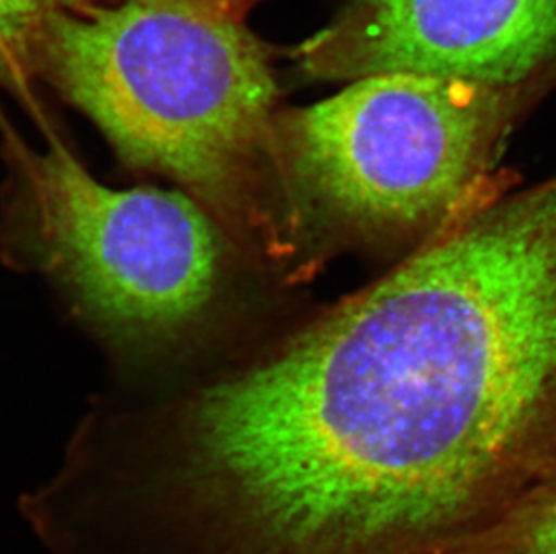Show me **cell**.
I'll use <instances>...</instances> for the list:
<instances>
[{"label":"cell","mask_w":556,"mask_h":554,"mask_svg":"<svg viewBox=\"0 0 556 554\" xmlns=\"http://www.w3.org/2000/svg\"><path fill=\"white\" fill-rule=\"evenodd\" d=\"M555 454L556 177L117 424L152 554H456Z\"/></svg>","instance_id":"6da1fadb"},{"label":"cell","mask_w":556,"mask_h":554,"mask_svg":"<svg viewBox=\"0 0 556 554\" xmlns=\"http://www.w3.org/2000/svg\"><path fill=\"white\" fill-rule=\"evenodd\" d=\"M257 0H94L60 11L40 74L130 169L169 178L237 240L267 235L276 79L249 27Z\"/></svg>","instance_id":"7a4b0ae2"},{"label":"cell","mask_w":556,"mask_h":554,"mask_svg":"<svg viewBox=\"0 0 556 554\" xmlns=\"http://www.w3.org/2000/svg\"><path fill=\"white\" fill-rule=\"evenodd\" d=\"M35 150L5 134L0 254L42 277L134 367L193 356L231 274V235L180 189L100 182L53 130Z\"/></svg>","instance_id":"3957f363"},{"label":"cell","mask_w":556,"mask_h":554,"mask_svg":"<svg viewBox=\"0 0 556 554\" xmlns=\"http://www.w3.org/2000/svg\"><path fill=\"white\" fill-rule=\"evenodd\" d=\"M514 90L416 73L353 79L328 100L274 117L270 164L352 229L429 227L486 167Z\"/></svg>","instance_id":"277c9868"},{"label":"cell","mask_w":556,"mask_h":554,"mask_svg":"<svg viewBox=\"0 0 556 554\" xmlns=\"http://www.w3.org/2000/svg\"><path fill=\"white\" fill-rule=\"evenodd\" d=\"M556 54V0H352L298 46L312 78L416 73L517 87Z\"/></svg>","instance_id":"5b68a950"},{"label":"cell","mask_w":556,"mask_h":554,"mask_svg":"<svg viewBox=\"0 0 556 554\" xmlns=\"http://www.w3.org/2000/svg\"><path fill=\"white\" fill-rule=\"evenodd\" d=\"M456 554H556V454L508 512Z\"/></svg>","instance_id":"8992f818"},{"label":"cell","mask_w":556,"mask_h":554,"mask_svg":"<svg viewBox=\"0 0 556 554\" xmlns=\"http://www.w3.org/2000/svg\"><path fill=\"white\" fill-rule=\"evenodd\" d=\"M89 2L94 0H0V89L27 95L43 24L60 11Z\"/></svg>","instance_id":"52a82bcc"}]
</instances>
